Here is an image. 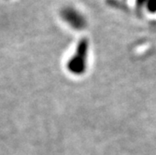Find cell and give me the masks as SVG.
Wrapping results in <instances>:
<instances>
[{
  "instance_id": "cell-1",
  "label": "cell",
  "mask_w": 156,
  "mask_h": 155,
  "mask_svg": "<svg viewBox=\"0 0 156 155\" xmlns=\"http://www.w3.org/2000/svg\"><path fill=\"white\" fill-rule=\"evenodd\" d=\"M87 57V43L82 41L79 45L77 52L67 63V69L74 75H81L85 72Z\"/></svg>"
}]
</instances>
